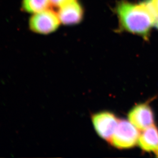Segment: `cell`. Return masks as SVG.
I'll use <instances>...</instances> for the list:
<instances>
[{
    "label": "cell",
    "instance_id": "5",
    "mask_svg": "<svg viewBox=\"0 0 158 158\" xmlns=\"http://www.w3.org/2000/svg\"><path fill=\"white\" fill-rule=\"evenodd\" d=\"M128 120L139 130H143L153 125L155 116L153 110L148 103L134 106L128 114Z\"/></svg>",
    "mask_w": 158,
    "mask_h": 158
},
{
    "label": "cell",
    "instance_id": "6",
    "mask_svg": "<svg viewBox=\"0 0 158 158\" xmlns=\"http://www.w3.org/2000/svg\"><path fill=\"white\" fill-rule=\"evenodd\" d=\"M58 15L60 22L65 25H73L81 21L83 11L80 5L74 1L60 7Z\"/></svg>",
    "mask_w": 158,
    "mask_h": 158
},
{
    "label": "cell",
    "instance_id": "8",
    "mask_svg": "<svg viewBox=\"0 0 158 158\" xmlns=\"http://www.w3.org/2000/svg\"><path fill=\"white\" fill-rule=\"evenodd\" d=\"M50 0H23L22 7L24 10L32 14H36L49 9Z\"/></svg>",
    "mask_w": 158,
    "mask_h": 158
},
{
    "label": "cell",
    "instance_id": "7",
    "mask_svg": "<svg viewBox=\"0 0 158 158\" xmlns=\"http://www.w3.org/2000/svg\"><path fill=\"white\" fill-rule=\"evenodd\" d=\"M138 144L145 152H157L158 151V128L157 127L153 124L142 130Z\"/></svg>",
    "mask_w": 158,
    "mask_h": 158
},
{
    "label": "cell",
    "instance_id": "3",
    "mask_svg": "<svg viewBox=\"0 0 158 158\" xmlns=\"http://www.w3.org/2000/svg\"><path fill=\"white\" fill-rule=\"evenodd\" d=\"M60 23L58 15L48 9L34 14L30 18L29 27L36 33L46 35L55 31Z\"/></svg>",
    "mask_w": 158,
    "mask_h": 158
},
{
    "label": "cell",
    "instance_id": "10",
    "mask_svg": "<svg viewBox=\"0 0 158 158\" xmlns=\"http://www.w3.org/2000/svg\"><path fill=\"white\" fill-rule=\"evenodd\" d=\"M51 4L55 7H61L76 0H50Z\"/></svg>",
    "mask_w": 158,
    "mask_h": 158
},
{
    "label": "cell",
    "instance_id": "11",
    "mask_svg": "<svg viewBox=\"0 0 158 158\" xmlns=\"http://www.w3.org/2000/svg\"><path fill=\"white\" fill-rule=\"evenodd\" d=\"M152 1L154 5L155 6L156 8H157L158 11V0H152Z\"/></svg>",
    "mask_w": 158,
    "mask_h": 158
},
{
    "label": "cell",
    "instance_id": "2",
    "mask_svg": "<svg viewBox=\"0 0 158 158\" xmlns=\"http://www.w3.org/2000/svg\"><path fill=\"white\" fill-rule=\"evenodd\" d=\"M140 134L139 129L129 120H121L109 142L118 149H129L138 143Z\"/></svg>",
    "mask_w": 158,
    "mask_h": 158
},
{
    "label": "cell",
    "instance_id": "12",
    "mask_svg": "<svg viewBox=\"0 0 158 158\" xmlns=\"http://www.w3.org/2000/svg\"><path fill=\"white\" fill-rule=\"evenodd\" d=\"M156 154H157V157H158V151L156 152Z\"/></svg>",
    "mask_w": 158,
    "mask_h": 158
},
{
    "label": "cell",
    "instance_id": "4",
    "mask_svg": "<svg viewBox=\"0 0 158 158\" xmlns=\"http://www.w3.org/2000/svg\"><path fill=\"white\" fill-rule=\"evenodd\" d=\"M91 118L97 134L105 140L110 142L119 120L114 114L108 111L94 114Z\"/></svg>",
    "mask_w": 158,
    "mask_h": 158
},
{
    "label": "cell",
    "instance_id": "1",
    "mask_svg": "<svg viewBox=\"0 0 158 158\" xmlns=\"http://www.w3.org/2000/svg\"><path fill=\"white\" fill-rule=\"evenodd\" d=\"M116 12L124 30L147 40L153 23L143 2L139 4L121 2L116 7Z\"/></svg>",
    "mask_w": 158,
    "mask_h": 158
},
{
    "label": "cell",
    "instance_id": "9",
    "mask_svg": "<svg viewBox=\"0 0 158 158\" xmlns=\"http://www.w3.org/2000/svg\"><path fill=\"white\" fill-rule=\"evenodd\" d=\"M143 3L151 18L153 27L158 29V11L154 5L152 0H145Z\"/></svg>",
    "mask_w": 158,
    "mask_h": 158
}]
</instances>
